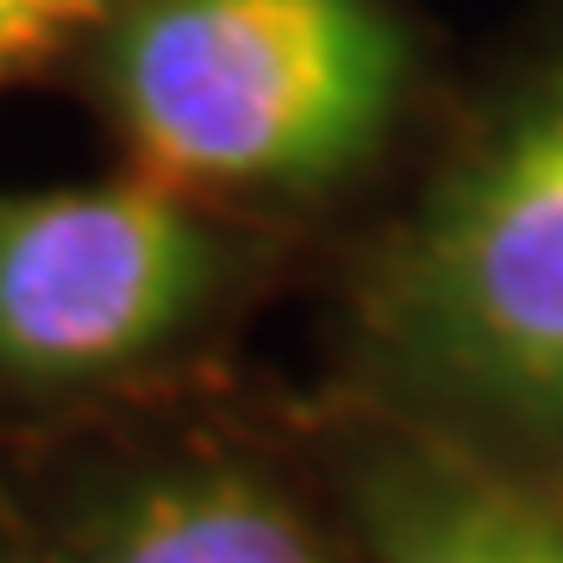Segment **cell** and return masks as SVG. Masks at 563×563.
I'll list each match as a JSON object with an SVG mask.
<instances>
[{"mask_svg": "<svg viewBox=\"0 0 563 563\" xmlns=\"http://www.w3.org/2000/svg\"><path fill=\"white\" fill-rule=\"evenodd\" d=\"M325 263L339 407L563 495V0L457 63Z\"/></svg>", "mask_w": 563, "mask_h": 563, "instance_id": "cell-1", "label": "cell"}, {"mask_svg": "<svg viewBox=\"0 0 563 563\" xmlns=\"http://www.w3.org/2000/svg\"><path fill=\"white\" fill-rule=\"evenodd\" d=\"M457 63L426 0H120L57 88L113 163L332 251L413 163Z\"/></svg>", "mask_w": 563, "mask_h": 563, "instance_id": "cell-2", "label": "cell"}, {"mask_svg": "<svg viewBox=\"0 0 563 563\" xmlns=\"http://www.w3.org/2000/svg\"><path fill=\"white\" fill-rule=\"evenodd\" d=\"M320 244L113 163L0 188V401L81 407L195 363Z\"/></svg>", "mask_w": 563, "mask_h": 563, "instance_id": "cell-3", "label": "cell"}, {"mask_svg": "<svg viewBox=\"0 0 563 563\" xmlns=\"http://www.w3.org/2000/svg\"><path fill=\"white\" fill-rule=\"evenodd\" d=\"M44 563H351L332 507L225 439L163 444L101 470L63 507Z\"/></svg>", "mask_w": 563, "mask_h": 563, "instance_id": "cell-4", "label": "cell"}, {"mask_svg": "<svg viewBox=\"0 0 563 563\" xmlns=\"http://www.w3.org/2000/svg\"><path fill=\"white\" fill-rule=\"evenodd\" d=\"M320 476L351 563H563V495L495 476L407 426L339 407Z\"/></svg>", "mask_w": 563, "mask_h": 563, "instance_id": "cell-5", "label": "cell"}, {"mask_svg": "<svg viewBox=\"0 0 563 563\" xmlns=\"http://www.w3.org/2000/svg\"><path fill=\"white\" fill-rule=\"evenodd\" d=\"M113 7L120 0H0V101L13 88H57Z\"/></svg>", "mask_w": 563, "mask_h": 563, "instance_id": "cell-6", "label": "cell"}, {"mask_svg": "<svg viewBox=\"0 0 563 563\" xmlns=\"http://www.w3.org/2000/svg\"><path fill=\"white\" fill-rule=\"evenodd\" d=\"M0 563H13V544H7V532H0Z\"/></svg>", "mask_w": 563, "mask_h": 563, "instance_id": "cell-7", "label": "cell"}]
</instances>
